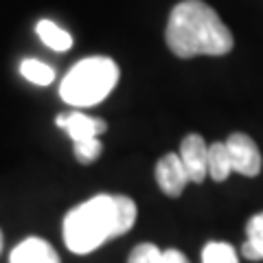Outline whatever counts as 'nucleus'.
<instances>
[{
  "instance_id": "obj_5",
  "label": "nucleus",
  "mask_w": 263,
  "mask_h": 263,
  "mask_svg": "<svg viewBox=\"0 0 263 263\" xmlns=\"http://www.w3.org/2000/svg\"><path fill=\"white\" fill-rule=\"evenodd\" d=\"M180 158L189 174V182L202 184L209 178V145L200 134H189L180 143Z\"/></svg>"
},
{
  "instance_id": "obj_14",
  "label": "nucleus",
  "mask_w": 263,
  "mask_h": 263,
  "mask_svg": "<svg viewBox=\"0 0 263 263\" xmlns=\"http://www.w3.org/2000/svg\"><path fill=\"white\" fill-rule=\"evenodd\" d=\"M202 263H239V257L230 243L209 241L202 250Z\"/></svg>"
},
{
  "instance_id": "obj_13",
  "label": "nucleus",
  "mask_w": 263,
  "mask_h": 263,
  "mask_svg": "<svg viewBox=\"0 0 263 263\" xmlns=\"http://www.w3.org/2000/svg\"><path fill=\"white\" fill-rule=\"evenodd\" d=\"M20 75L35 86H48V84H53V79H55V68L40 60L27 57V60L20 62Z\"/></svg>"
},
{
  "instance_id": "obj_3",
  "label": "nucleus",
  "mask_w": 263,
  "mask_h": 263,
  "mask_svg": "<svg viewBox=\"0 0 263 263\" xmlns=\"http://www.w3.org/2000/svg\"><path fill=\"white\" fill-rule=\"evenodd\" d=\"M119 66L110 57L92 55L79 60L60 84V97L70 108H92L105 101L119 84Z\"/></svg>"
},
{
  "instance_id": "obj_10",
  "label": "nucleus",
  "mask_w": 263,
  "mask_h": 263,
  "mask_svg": "<svg viewBox=\"0 0 263 263\" xmlns=\"http://www.w3.org/2000/svg\"><path fill=\"white\" fill-rule=\"evenodd\" d=\"M35 33L48 48H53L57 53H66L72 48V35L62 27H57L53 20H40L35 24Z\"/></svg>"
},
{
  "instance_id": "obj_9",
  "label": "nucleus",
  "mask_w": 263,
  "mask_h": 263,
  "mask_svg": "<svg viewBox=\"0 0 263 263\" xmlns=\"http://www.w3.org/2000/svg\"><path fill=\"white\" fill-rule=\"evenodd\" d=\"M127 263H189V259L176 248L160 250L154 243H138L129 252Z\"/></svg>"
},
{
  "instance_id": "obj_1",
  "label": "nucleus",
  "mask_w": 263,
  "mask_h": 263,
  "mask_svg": "<svg viewBox=\"0 0 263 263\" xmlns=\"http://www.w3.org/2000/svg\"><path fill=\"white\" fill-rule=\"evenodd\" d=\"M138 209L127 195L99 193L64 217V243L75 254H90L105 241L125 235L134 226Z\"/></svg>"
},
{
  "instance_id": "obj_16",
  "label": "nucleus",
  "mask_w": 263,
  "mask_h": 263,
  "mask_svg": "<svg viewBox=\"0 0 263 263\" xmlns=\"http://www.w3.org/2000/svg\"><path fill=\"white\" fill-rule=\"evenodd\" d=\"M0 250H3V235H0Z\"/></svg>"
},
{
  "instance_id": "obj_6",
  "label": "nucleus",
  "mask_w": 263,
  "mask_h": 263,
  "mask_svg": "<svg viewBox=\"0 0 263 263\" xmlns=\"http://www.w3.org/2000/svg\"><path fill=\"white\" fill-rule=\"evenodd\" d=\"M55 123H57V127H62L66 134L70 136L72 143L88 141V138H99L105 129H108V123L103 119L90 117V114L81 112V110L60 114V117L55 119Z\"/></svg>"
},
{
  "instance_id": "obj_12",
  "label": "nucleus",
  "mask_w": 263,
  "mask_h": 263,
  "mask_svg": "<svg viewBox=\"0 0 263 263\" xmlns=\"http://www.w3.org/2000/svg\"><path fill=\"white\" fill-rule=\"evenodd\" d=\"M230 174H233V167H230L226 143H211L209 145V176L215 182H224Z\"/></svg>"
},
{
  "instance_id": "obj_4",
  "label": "nucleus",
  "mask_w": 263,
  "mask_h": 263,
  "mask_svg": "<svg viewBox=\"0 0 263 263\" xmlns=\"http://www.w3.org/2000/svg\"><path fill=\"white\" fill-rule=\"evenodd\" d=\"M226 147H228L230 167H233L235 174L254 178L261 171L259 147H257V143H254L248 134H241V132L230 134L228 141H226Z\"/></svg>"
},
{
  "instance_id": "obj_11",
  "label": "nucleus",
  "mask_w": 263,
  "mask_h": 263,
  "mask_svg": "<svg viewBox=\"0 0 263 263\" xmlns=\"http://www.w3.org/2000/svg\"><path fill=\"white\" fill-rule=\"evenodd\" d=\"M241 254L248 261H263V213L252 215L246 226V241Z\"/></svg>"
},
{
  "instance_id": "obj_8",
  "label": "nucleus",
  "mask_w": 263,
  "mask_h": 263,
  "mask_svg": "<svg viewBox=\"0 0 263 263\" xmlns=\"http://www.w3.org/2000/svg\"><path fill=\"white\" fill-rule=\"evenodd\" d=\"M9 263H62L60 254L42 237H27L11 250Z\"/></svg>"
},
{
  "instance_id": "obj_2",
  "label": "nucleus",
  "mask_w": 263,
  "mask_h": 263,
  "mask_svg": "<svg viewBox=\"0 0 263 263\" xmlns=\"http://www.w3.org/2000/svg\"><path fill=\"white\" fill-rule=\"evenodd\" d=\"M164 40L169 51L182 60L195 55L219 57L233 51V33L202 0H182L171 9Z\"/></svg>"
},
{
  "instance_id": "obj_7",
  "label": "nucleus",
  "mask_w": 263,
  "mask_h": 263,
  "mask_svg": "<svg viewBox=\"0 0 263 263\" xmlns=\"http://www.w3.org/2000/svg\"><path fill=\"white\" fill-rule=\"evenodd\" d=\"M156 182L169 197H178L184 191V186L189 184V174L180 154H167L156 162Z\"/></svg>"
},
{
  "instance_id": "obj_15",
  "label": "nucleus",
  "mask_w": 263,
  "mask_h": 263,
  "mask_svg": "<svg viewBox=\"0 0 263 263\" xmlns=\"http://www.w3.org/2000/svg\"><path fill=\"white\" fill-rule=\"evenodd\" d=\"M103 145L99 138H88V141H79V143H72V152H75V158L81 164H90L95 162L99 156H101Z\"/></svg>"
}]
</instances>
